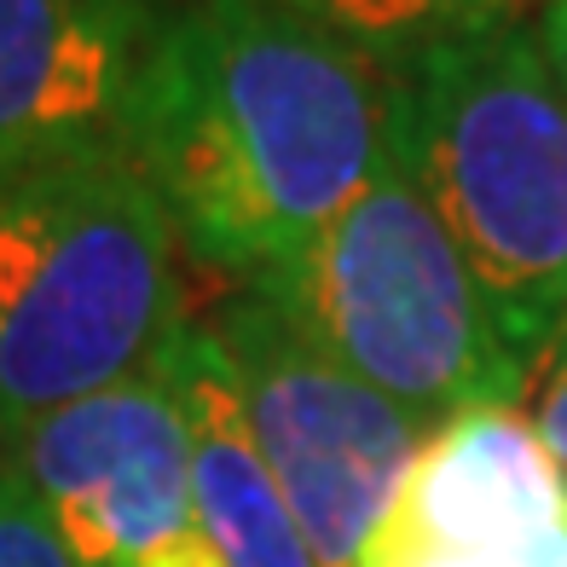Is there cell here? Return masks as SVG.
<instances>
[{
	"instance_id": "cell-13",
	"label": "cell",
	"mask_w": 567,
	"mask_h": 567,
	"mask_svg": "<svg viewBox=\"0 0 567 567\" xmlns=\"http://www.w3.org/2000/svg\"><path fill=\"white\" fill-rule=\"evenodd\" d=\"M533 35H538V53H545L550 75L567 93V0H545V18L533 23Z\"/></svg>"
},
{
	"instance_id": "cell-10",
	"label": "cell",
	"mask_w": 567,
	"mask_h": 567,
	"mask_svg": "<svg viewBox=\"0 0 567 567\" xmlns=\"http://www.w3.org/2000/svg\"><path fill=\"white\" fill-rule=\"evenodd\" d=\"M284 7L319 23L324 35H337L371 70H389L429 53V47L522 23L533 0H284Z\"/></svg>"
},
{
	"instance_id": "cell-6",
	"label": "cell",
	"mask_w": 567,
	"mask_h": 567,
	"mask_svg": "<svg viewBox=\"0 0 567 567\" xmlns=\"http://www.w3.org/2000/svg\"><path fill=\"white\" fill-rule=\"evenodd\" d=\"M0 452L59 522L75 567H215L186 405L163 371L64 405Z\"/></svg>"
},
{
	"instance_id": "cell-11",
	"label": "cell",
	"mask_w": 567,
	"mask_h": 567,
	"mask_svg": "<svg viewBox=\"0 0 567 567\" xmlns=\"http://www.w3.org/2000/svg\"><path fill=\"white\" fill-rule=\"evenodd\" d=\"M0 567H75L59 522L0 452Z\"/></svg>"
},
{
	"instance_id": "cell-4",
	"label": "cell",
	"mask_w": 567,
	"mask_h": 567,
	"mask_svg": "<svg viewBox=\"0 0 567 567\" xmlns=\"http://www.w3.org/2000/svg\"><path fill=\"white\" fill-rule=\"evenodd\" d=\"M244 290L429 434L481 405H522L538 382L389 151L313 244Z\"/></svg>"
},
{
	"instance_id": "cell-2",
	"label": "cell",
	"mask_w": 567,
	"mask_h": 567,
	"mask_svg": "<svg viewBox=\"0 0 567 567\" xmlns=\"http://www.w3.org/2000/svg\"><path fill=\"white\" fill-rule=\"evenodd\" d=\"M382 151L475 272L504 342L550 365L567 313V93L533 23L377 70Z\"/></svg>"
},
{
	"instance_id": "cell-7",
	"label": "cell",
	"mask_w": 567,
	"mask_h": 567,
	"mask_svg": "<svg viewBox=\"0 0 567 567\" xmlns=\"http://www.w3.org/2000/svg\"><path fill=\"white\" fill-rule=\"evenodd\" d=\"M353 567H567V475L527 411L434 429Z\"/></svg>"
},
{
	"instance_id": "cell-3",
	"label": "cell",
	"mask_w": 567,
	"mask_h": 567,
	"mask_svg": "<svg viewBox=\"0 0 567 567\" xmlns=\"http://www.w3.org/2000/svg\"><path fill=\"white\" fill-rule=\"evenodd\" d=\"M174 244L127 157L0 186V446L163 365L186 330Z\"/></svg>"
},
{
	"instance_id": "cell-8",
	"label": "cell",
	"mask_w": 567,
	"mask_h": 567,
	"mask_svg": "<svg viewBox=\"0 0 567 567\" xmlns=\"http://www.w3.org/2000/svg\"><path fill=\"white\" fill-rule=\"evenodd\" d=\"M163 18L157 0H0V186L122 157Z\"/></svg>"
},
{
	"instance_id": "cell-9",
	"label": "cell",
	"mask_w": 567,
	"mask_h": 567,
	"mask_svg": "<svg viewBox=\"0 0 567 567\" xmlns=\"http://www.w3.org/2000/svg\"><path fill=\"white\" fill-rule=\"evenodd\" d=\"M157 371L186 405L197 515H203V538L215 550V567H319L290 504L272 486L267 463L249 446L238 394H231V371L220 359L209 319H186V330L174 337Z\"/></svg>"
},
{
	"instance_id": "cell-12",
	"label": "cell",
	"mask_w": 567,
	"mask_h": 567,
	"mask_svg": "<svg viewBox=\"0 0 567 567\" xmlns=\"http://www.w3.org/2000/svg\"><path fill=\"white\" fill-rule=\"evenodd\" d=\"M533 429H538V441L550 446V457L561 463V475H567V359H556V365H545V377H538V389H533Z\"/></svg>"
},
{
	"instance_id": "cell-14",
	"label": "cell",
	"mask_w": 567,
	"mask_h": 567,
	"mask_svg": "<svg viewBox=\"0 0 567 567\" xmlns=\"http://www.w3.org/2000/svg\"><path fill=\"white\" fill-rule=\"evenodd\" d=\"M556 359H567V313H561V330H556V348H550V365Z\"/></svg>"
},
{
	"instance_id": "cell-1",
	"label": "cell",
	"mask_w": 567,
	"mask_h": 567,
	"mask_svg": "<svg viewBox=\"0 0 567 567\" xmlns=\"http://www.w3.org/2000/svg\"><path fill=\"white\" fill-rule=\"evenodd\" d=\"M122 157L179 244L249 284L382 168V75L284 0H186L163 18Z\"/></svg>"
},
{
	"instance_id": "cell-5",
	"label": "cell",
	"mask_w": 567,
	"mask_h": 567,
	"mask_svg": "<svg viewBox=\"0 0 567 567\" xmlns=\"http://www.w3.org/2000/svg\"><path fill=\"white\" fill-rule=\"evenodd\" d=\"M209 330L231 371L249 446L290 504L313 561L353 567L429 429L249 290L231 296Z\"/></svg>"
}]
</instances>
